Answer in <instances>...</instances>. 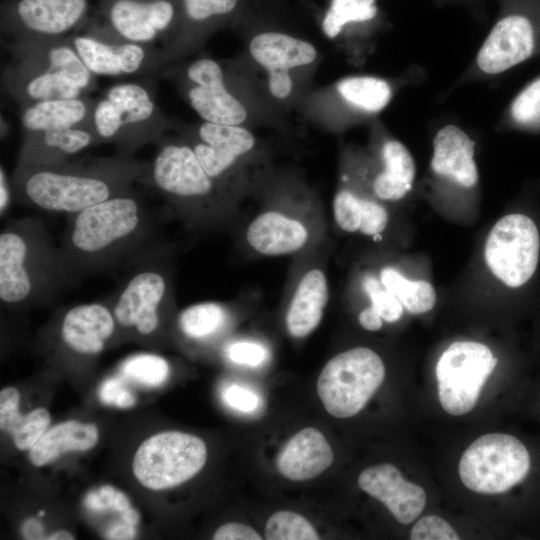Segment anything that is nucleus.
Here are the masks:
<instances>
[{
	"mask_svg": "<svg viewBox=\"0 0 540 540\" xmlns=\"http://www.w3.org/2000/svg\"><path fill=\"white\" fill-rule=\"evenodd\" d=\"M13 199V191L11 178L8 177L5 169L1 166L0 171V211L1 216H4L11 206Z\"/></svg>",
	"mask_w": 540,
	"mask_h": 540,
	"instance_id": "49",
	"label": "nucleus"
},
{
	"mask_svg": "<svg viewBox=\"0 0 540 540\" xmlns=\"http://www.w3.org/2000/svg\"><path fill=\"white\" fill-rule=\"evenodd\" d=\"M229 322V311L221 303L202 302L190 305L177 316L180 332L193 340H206L220 333Z\"/></svg>",
	"mask_w": 540,
	"mask_h": 540,
	"instance_id": "34",
	"label": "nucleus"
},
{
	"mask_svg": "<svg viewBox=\"0 0 540 540\" xmlns=\"http://www.w3.org/2000/svg\"><path fill=\"white\" fill-rule=\"evenodd\" d=\"M47 539L50 540H73L75 539L74 535L65 530H59L49 535Z\"/></svg>",
	"mask_w": 540,
	"mask_h": 540,
	"instance_id": "53",
	"label": "nucleus"
},
{
	"mask_svg": "<svg viewBox=\"0 0 540 540\" xmlns=\"http://www.w3.org/2000/svg\"><path fill=\"white\" fill-rule=\"evenodd\" d=\"M25 539H46L42 523L34 518L27 519L21 527Z\"/></svg>",
	"mask_w": 540,
	"mask_h": 540,
	"instance_id": "52",
	"label": "nucleus"
},
{
	"mask_svg": "<svg viewBox=\"0 0 540 540\" xmlns=\"http://www.w3.org/2000/svg\"><path fill=\"white\" fill-rule=\"evenodd\" d=\"M98 17L114 36L152 46L161 42L171 57L179 28L178 0H99Z\"/></svg>",
	"mask_w": 540,
	"mask_h": 540,
	"instance_id": "12",
	"label": "nucleus"
},
{
	"mask_svg": "<svg viewBox=\"0 0 540 540\" xmlns=\"http://www.w3.org/2000/svg\"><path fill=\"white\" fill-rule=\"evenodd\" d=\"M268 86L275 98H287L292 91V79L289 72L277 71L268 73Z\"/></svg>",
	"mask_w": 540,
	"mask_h": 540,
	"instance_id": "48",
	"label": "nucleus"
},
{
	"mask_svg": "<svg viewBox=\"0 0 540 540\" xmlns=\"http://www.w3.org/2000/svg\"><path fill=\"white\" fill-rule=\"evenodd\" d=\"M1 83L19 108L42 101L85 95L66 78L37 64L12 58L2 70Z\"/></svg>",
	"mask_w": 540,
	"mask_h": 540,
	"instance_id": "21",
	"label": "nucleus"
},
{
	"mask_svg": "<svg viewBox=\"0 0 540 540\" xmlns=\"http://www.w3.org/2000/svg\"><path fill=\"white\" fill-rule=\"evenodd\" d=\"M172 254V246L162 242L122 271L108 300L117 327L156 337L173 304Z\"/></svg>",
	"mask_w": 540,
	"mask_h": 540,
	"instance_id": "5",
	"label": "nucleus"
},
{
	"mask_svg": "<svg viewBox=\"0 0 540 540\" xmlns=\"http://www.w3.org/2000/svg\"><path fill=\"white\" fill-rule=\"evenodd\" d=\"M20 394L13 387L0 392V428L9 433L17 449L30 450L46 432L51 416L47 409L37 408L27 414L19 411Z\"/></svg>",
	"mask_w": 540,
	"mask_h": 540,
	"instance_id": "30",
	"label": "nucleus"
},
{
	"mask_svg": "<svg viewBox=\"0 0 540 540\" xmlns=\"http://www.w3.org/2000/svg\"><path fill=\"white\" fill-rule=\"evenodd\" d=\"M379 278L411 314L426 313L432 310L437 302L436 291L427 281L410 280L392 267L383 268Z\"/></svg>",
	"mask_w": 540,
	"mask_h": 540,
	"instance_id": "35",
	"label": "nucleus"
},
{
	"mask_svg": "<svg viewBox=\"0 0 540 540\" xmlns=\"http://www.w3.org/2000/svg\"><path fill=\"white\" fill-rule=\"evenodd\" d=\"M221 397L228 407L242 413H252L260 406V397L254 390L235 383L224 387Z\"/></svg>",
	"mask_w": 540,
	"mask_h": 540,
	"instance_id": "45",
	"label": "nucleus"
},
{
	"mask_svg": "<svg viewBox=\"0 0 540 540\" xmlns=\"http://www.w3.org/2000/svg\"><path fill=\"white\" fill-rule=\"evenodd\" d=\"M152 84L150 78L116 83L96 99L92 125L100 144H113L117 155L134 157L173 128L157 104Z\"/></svg>",
	"mask_w": 540,
	"mask_h": 540,
	"instance_id": "6",
	"label": "nucleus"
},
{
	"mask_svg": "<svg viewBox=\"0 0 540 540\" xmlns=\"http://www.w3.org/2000/svg\"><path fill=\"white\" fill-rule=\"evenodd\" d=\"M43 515H44V511H40V513L38 514L39 517H41Z\"/></svg>",
	"mask_w": 540,
	"mask_h": 540,
	"instance_id": "54",
	"label": "nucleus"
},
{
	"mask_svg": "<svg viewBox=\"0 0 540 540\" xmlns=\"http://www.w3.org/2000/svg\"><path fill=\"white\" fill-rule=\"evenodd\" d=\"M238 0H178V36L171 50L175 61L198 38L200 32L216 19L230 14Z\"/></svg>",
	"mask_w": 540,
	"mask_h": 540,
	"instance_id": "33",
	"label": "nucleus"
},
{
	"mask_svg": "<svg viewBox=\"0 0 540 540\" xmlns=\"http://www.w3.org/2000/svg\"><path fill=\"white\" fill-rule=\"evenodd\" d=\"M98 429L92 423L76 420L61 422L46 432L29 452L30 462L41 467L58 459L69 451H86L98 441Z\"/></svg>",
	"mask_w": 540,
	"mask_h": 540,
	"instance_id": "29",
	"label": "nucleus"
},
{
	"mask_svg": "<svg viewBox=\"0 0 540 540\" xmlns=\"http://www.w3.org/2000/svg\"><path fill=\"white\" fill-rule=\"evenodd\" d=\"M384 377L380 356L367 347H356L326 363L317 380V393L330 415L348 418L362 410Z\"/></svg>",
	"mask_w": 540,
	"mask_h": 540,
	"instance_id": "8",
	"label": "nucleus"
},
{
	"mask_svg": "<svg viewBox=\"0 0 540 540\" xmlns=\"http://www.w3.org/2000/svg\"><path fill=\"white\" fill-rule=\"evenodd\" d=\"M148 162L120 155L76 157L52 167L16 165L14 202L43 212L71 215L140 184Z\"/></svg>",
	"mask_w": 540,
	"mask_h": 540,
	"instance_id": "2",
	"label": "nucleus"
},
{
	"mask_svg": "<svg viewBox=\"0 0 540 540\" xmlns=\"http://www.w3.org/2000/svg\"><path fill=\"white\" fill-rule=\"evenodd\" d=\"M155 146L140 184L160 195L190 226L221 220L227 209L225 190L207 174L187 140L165 136Z\"/></svg>",
	"mask_w": 540,
	"mask_h": 540,
	"instance_id": "4",
	"label": "nucleus"
},
{
	"mask_svg": "<svg viewBox=\"0 0 540 540\" xmlns=\"http://www.w3.org/2000/svg\"><path fill=\"white\" fill-rule=\"evenodd\" d=\"M382 158L384 168L373 181V191L381 200L398 201L412 188L416 172L414 159L397 140L383 145Z\"/></svg>",
	"mask_w": 540,
	"mask_h": 540,
	"instance_id": "32",
	"label": "nucleus"
},
{
	"mask_svg": "<svg viewBox=\"0 0 540 540\" xmlns=\"http://www.w3.org/2000/svg\"><path fill=\"white\" fill-rule=\"evenodd\" d=\"M95 102L96 99L82 95L20 107L23 131L31 133L92 124Z\"/></svg>",
	"mask_w": 540,
	"mask_h": 540,
	"instance_id": "27",
	"label": "nucleus"
},
{
	"mask_svg": "<svg viewBox=\"0 0 540 540\" xmlns=\"http://www.w3.org/2000/svg\"><path fill=\"white\" fill-rule=\"evenodd\" d=\"M333 216L338 227L348 233L376 236L387 227L389 215L380 203L359 197L347 189L339 190L333 199Z\"/></svg>",
	"mask_w": 540,
	"mask_h": 540,
	"instance_id": "31",
	"label": "nucleus"
},
{
	"mask_svg": "<svg viewBox=\"0 0 540 540\" xmlns=\"http://www.w3.org/2000/svg\"><path fill=\"white\" fill-rule=\"evenodd\" d=\"M333 460V451L324 435L309 427L285 444L277 457V468L287 479L304 481L324 472Z\"/></svg>",
	"mask_w": 540,
	"mask_h": 540,
	"instance_id": "24",
	"label": "nucleus"
},
{
	"mask_svg": "<svg viewBox=\"0 0 540 540\" xmlns=\"http://www.w3.org/2000/svg\"><path fill=\"white\" fill-rule=\"evenodd\" d=\"M60 343L77 356L100 354L114 336L117 324L108 302L93 301L62 310L58 318Z\"/></svg>",
	"mask_w": 540,
	"mask_h": 540,
	"instance_id": "17",
	"label": "nucleus"
},
{
	"mask_svg": "<svg viewBox=\"0 0 540 540\" xmlns=\"http://www.w3.org/2000/svg\"><path fill=\"white\" fill-rule=\"evenodd\" d=\"M375 0H332L322 29L328 38H335L347 23L364 22L376 16Z\"/></svg>",
	"mask_w": 540,
	"mask_h": 540,
	"instance_id": "37",
	"label": "nucleus"
},
{
	"mask_svg": "<svg viewBox=\"0 0 540 540\" xmlns=\"http://www.w3.org/2000/svg\"><path fill=\"white\" fill-rule=\"evenodd\" d=\"M530 469L527 448L516 437L489 433L476 439L459 462L462 483L480 494H499L521 482Z\"/></svg>",
	"mask_w": 540,
	"mask_h": 540,
	"instance_id": "9",
	"label": "nucleus"
},
{
	"mask_svg": "<svg viewBox=\"0 0 540 540\" xmlns=\"http://www.w3.org/2000/svg\"><path fill=\"white\" fill-rule=\"evenodd\" d=\"M496 365L497 358L486 345L475 341L452 343L436 365L442 408L455 416L472 410Z\"/></svg>",
	"mask_w": 540,
	"mask_h": 540,
	"instance_id": "13",
	"label": "nucleus"
},
{
	"mask_svg": "<svg viewBox=\"0 0 540 540\" xmlns=\"http://www.w3.org/2000/svg\"><path fill=\"white\" fill-rule=\"evenodd\" d=\"M79 285L60 245L38 216L12 218L0 233V300L22 307L52 302Z\"/></svg>",
	"mask_w": 540,
	"mask_h": 540,
	"instance_id": "3",
	"label": "nucleus"
},
{
	"mask_svg": "<svg viewBox=\"0 0 540 540\" xmlns=\"http://www.w3.org/2000/svg\"><path fill=\"white\" fill-rule=\"evenodd\" d=\"M252 58L268 73L285 71L312 63L316 48L309 42L279 32L254 36L249 44Z\"/></svg>",
	"mask_w": 540,
	"mask_h": 540,
	"instance_id": "28",
	"label": "nucleus"
},
{
	"mask_svg": "<svg viewBox=\"0 0 540 540\" xmlns=\"http://www.w3.org/2000/svg\"><path fill=\"white\" fill-rule=\"evenodd\" d=\"M359 487L382 502L401 524H409L423 511L424 489L403 478L392 464L371 466L358 477Z\"/></svg>",
	"mask_w": 540,
	"mask_h": 540,
	"instance_id": "22",
	"label": "nucleus"
},
{
	"mask_svg": "<svg viewBox=\"0 0 540 540\" xmlns=\"http://www.w3.org/2000/svg\"><path fill=\"white\" fill-rule=\"evenodd\" d=\"M88 70L95 76L155 78L172 64L166 49L123 40L95 19L69 36Z\"/></svg>",
	"mask_w": 540,
	"mask_h": 540,
	"instance_id": "7",
	"label": "nucleus"
},
{
	"mask_svg": "<svg viewBox=\"0 0 540 540\" xmlns=\"http://www.w3.org/2000/svg\"><path fill=\"white\" fill-rule=\"evenodd\" d=\"M214 540H260L262 537L253 528L241 523L220 526L213 535Z\"/></svg>",
	"mask_w": 540,
	"mask_h": 540,
	"instance_id": "47",
	"label": "nucleus"
},
{
	"mask_svg": "<svg viewBox=\"0 0 540 540\" xmlns=\"http://www.w3.org/2000/svg\"><path fill=\"white\" fill-rule=\"evenodd\" d=\"M485 262L492 274L513 289L534 276L540 258V233L528 215L512 213L491 228L484 246Z\"/></svg>",
	"mask_w": 540,
	"mask_h": 540,
	"instance_id": "11",
	"label": "nucleus"
},
{
	"mask_svg": "<svg viewBox=\"0 0 540 540\" xmlns=\"http://www.w3.org/2000/svg\"><path fill=\"white\" fill-rule=\"evenodd\" d=\"M193 148L207 174L224 188L241 157L255 145L253 134L240 125L203 121L182 135Z\"/></svg>",
	"mask_w": 540,
	"mask_h": 540,
	"instance_id": "16",
	"label": "nucleus"
},
{
	"mask_svg": "<svg viewBox=\"0 0 540 540\" xmlns=\"http://www.w3.org/2000/svg\"><path fill=\"white\" fill-rule=\"evenodd\" d=\"M474 151L475 142L463 130L446 125L434 138L431 168L436 174L471 188L479 178Z\"/></svg>",
	"mask_w": 540,
	"mask_h": 540,
	"instance_id": "25",
	"label": "nucleus"
},
{
	"mask_svg": "<svg viewBox=\"0 0 540 540\" xmlns=\"http://www.w3.org/2000/svg\"><path fill=\"white\" fill-rule=\"evenodd\" d=\"M329 289L325 273L314 268L298 282L286 313V326L294 338L311 334L319 325L328 302Z\"/></svg>",
	"mask_w": 540,
	"mask_h": 540,
	"instance_id": "26",
	"label": "nucleus"
},
{
	"mask_svg": "<svg viewBox=\"0 0 540 540\" xmlns=\"http://www.w3.org/2000/svg\"><path fill=\"white\" fill-rule=\"evenodd\" d=\"M362 288L370 299L369 307L373 309L383 321L393 323L398 321L404 307L398 298L387 289L379 277L366 274L362 279Z\"/></svg>",
	"mask_w": 540,
	"mask_h": 540,
	"instance_id": "40",
	"label": "nucleus"
},
{
	"mask_svg": "<svg viewBox=\"0 0 540 540\" xmlns=\"http://www.w3.org/2000/svg\"><path fill=\"white\" fill-rule=\"evenodd\" d=\"M106 539L127 540L136 536L135 526L122 522H117L109 526L104 534Z\"/></svg>",
	"mask_w": 540,
	"mask_h": 540,
	"instance_id": "50",
	"label": "nucleus"
},
{
	"mask_svg": "<svg viewBox=\"0 0 540 540\" xmlns=\"http://www.w3.org/2000/svg\"><path fill=\"white\" fill-rule=\"evenodd\" d=\"M533 20L522 12L510 13L492 28L477 56L479 68L488 74L508 70L528 59L535 49Z\"/></svg>",
	"mask_w": 540,
	"mask_h": 540,
	"instance_id": "18",
	"label": "nucleus"
},
{
	"mask_svg": "<svg viewBox=\"0 0 540 540\" xmlns=\"http://www.w3.org/2000/svg\"><path fill=\"white\" fill-rule=\"evenodd\" d=\"M121 372L128 378L150 387L166 381L170 368L167 360L159 355L140 353L127 358Z\"/></svg>",
	"mask_w": 540,
	"mask_h": 540,
	"instance_id": "38",
	"label": "nucleus"
},
{
	"mask_svg": "<svg viewBox=\"0 0 540 540\" xmlns=\"http://www.w3.org/2000/svg\"><path fill=\"white\" fill-rule=\"evenodd\" d=\"M157 212L135 187L67 216L60 248L76 281L123 271L159 245Z\"/></svg>",
	"mask_w": 540,
	"mask_h": 540,
	"instance_id": "1",
	"label": "nucleus"
},
{
	"mask_svg": "<svg viewBox=\"0 0 540 540\" xmlns=\"http://www.w3.org/2000/svg\"><path fill=\"white\" fill-rule=\"evenodd\" d=\"M305 224L280 211H266L256 216L246 230L250 247L264 256H282L301 250L308 242Z\"/></svg>",
	"mask_w": 540,
	"mask_h": 540,
	"instance_id": "23",
	"label": "nucleus"
},
{
	"mask_svg": "<svg viewBox=\"0 0 540 540\" xmlns=\"http://www.w3.org/2000/svg\"><path fill=\"white\" fill-rule=\"evenodd\" d=\"M226 357L233 363L256 367L263 364L269 356L267 348L254 341H235L227 345Z\"/></svg>",
	"mask_w": 540,
	"mask_h": 540,
	"instance_id": "44",
	"label": "nucleus"
},
{
	"mask_svg": "<svg viewBox=\"0 0 540 540\" xmlns=\"http://www.w3.org/2000/svg\"><path fill=\"white\" fill-rule=\"evenodd\" d=\"M99 398L102 403L118 408H131L136 403V396L118 378L105 380L99 388Z\"/></svg>",
	"mask_w": 540,
	"mask_h": 540,
	"instance_id": "46",
	"label": "nucleus"
},
{
	"mask_svg": "<svg viewBox=\"0 0 540 540\" xmlns=\"http://www.w3.org/2000/svg\"><path fill=\"white\" fill-rule=\"evenodd\" d=\"M412 540H458L459 536L444 519L430 515L418 520L410 533Z\"/></svg>",
	"mask_w": 540,
	"mask_h": 540,
	"instance_id": "43",
	"label": "nucleus"
},
{
	"mask_svg": "<svg viewBox=\"0 0 540 540\" xmlns=\"http://www.w3.org/2000/svg\"><path fill=\"white\" fill-rule=\"evenodd\" d=\"M84 506L94 512L115 511L120 516L132 507L126 494L110 485L101 486L87 493Z\"/></svg>",
	"mask_w": 540,
	"mask_h": 540,
	"instance_id": "42",
	"label": "nucleus"
},
{
	"mask_svg": "<svg viewBox=\"0 0 540 540\" xmlns=\"http://www.w3.org/2000/svg\"><path fill=\"white\" fill-rule=\"evenodd\" d=\"M99 144L92 124L23 133L17 164L31 167L57 166Z\"/></svg>",
	"mask_w": 540,
	"mask_h": 540,
	"instance_id": "20",
	"label": "nucleus"
},
{
	"mask_svg": "<svg viewBox=\"0 0 540 540\" xmlns=\"http://www.w3.org/2000/svg\"><path fill=\"white\" fill-rule=\"evenodd\" d=\"M163 76L177 77L181 92L203 121L240 125L246 120V108L229 89L219 61L201 57L182 69L170 66Z\"/></svg>",
	"mask_w": 540,
	"mask_h": 540,
	"instance_id": "15",
	"label": "nucleus"
},
{
	"mask_svg": "<svg viewBox=\"0 0 540 540\" xmlns=\"http://www.w3.org/2000/svg\"><path fill=\"white\" fill-rule=\"evenodd\" d=\"M12 59L37 64L75 84L85 95L97 89L96 76L85 66L69 36L49 39L7 40Z\"/></svg>",
	"mask_w": 540,
	"mask_h": 540,
	"instance_id": "19",
	"label": "nucleus"
},
{
	"mask_svg": "<svg viewBox=\"0 0 540 540\" xmlns=\"http://www.w3.org/2000/svg\"><path fill=\"white\" fill-rule=\"evenodd\" d=\"M267 540H317L318 533L303 516L291 511L274 513L265 527Z\"/></svg>",
	"mask_w": 540,
	"mask_h": 540,
	"instance_id": "39",
	"label": "nucleus"
},
{
	"mask_svg": "<svg viewBox=\"0 0 540 540\" xmlns=\"http://www.w3.org/2000/svg\"><path fill=\"white\" fill-rule=\"evenodd\" d=\"M512 118L520 125H540V77L528 84L511 105Z\"/></svg>",
	"mask_w": 540,
	"mask_h": 540,
	"instance_id": "41",
	"label": "nucleus"
},
{
	"mask_svg": "<svg viewBox=\"0 0 540 540\" xmlns=\"http://www.w3.org/2000/svg\"><path fill=\"white\" fill-rule=\"evenodd\" d=\"M358 320L360 325L368 331H377L383 325L382 318L369 306L360 312Z\"/></svg>",
	"mask_w": 540,
	"mask_h": 540,
	"instance_id": "51",
	"label": "nucleus"
},
{
	"mask_svg": "<svg viewBox=\"0 0 540 540\" xmlns=\"http://www.w3.org/2000/svg\"><path fill=\"white\" fill-rule=\"evenodd\" d=\"M89 0H5L0 30L8 40L63 38L87 24Z\"/></svg>",
	"mask_w": 540,
	"mask_h": 540,
	"instance_id": "14",
	"label": "nucleus"
},
{
	"mask_svg": "<svg viewBox=\"0 0 540 540\" xmlns=\"http://www.w3.org/2000/svg\"><path fill=\"white\" fill-rule=\"evenodd\" d=\"M205 443L191 434L166 431L146 439L137 449L133 474L150 490H164L193 478L205 465Z\"/></svg>",
	"mask_w": 540,
	"mask_h": 540,
	"instance_id": "10",
	"label": "nucleus"
},
{
	"mask_svg": "<svg viewBox=\"0 0 540 540\" xmlns=\"http://www.w3.org/2000/svg\"><path fill=\"white\" fill-rule=\"evenodd\" d=\"M337 90L347 102L368 112L382 110L391 98L388 83L371 76L345 78L337 84Z\"/></svg>",
	"mask_w": 540,
	"mask_h": 540,
	"instance_id": "36",
	"label": "nucleus"
}]
</instances>
